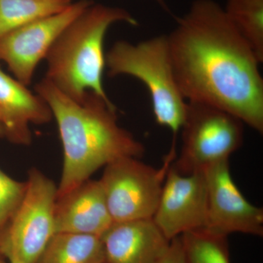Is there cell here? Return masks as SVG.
Wrapping results in <instances>:
<instances>
[{"label": "cell", "mask_w": 263, "mask_h": 263, "mask_svg": "<svg viewBox=\"0 0 263 263\" xmlns=\"http://www.w3.org/2000/svg\"><path fill=\"white\" fill-rule=\"evenodd\" d=\"M167 39L186 101L221 109L262 134V62L223 7L214 0H195Z\"/></svg>", "instance_id": "cell-1"}, {"label": "cell", "mask_w": 263, "mask_h": 263, "mask_svg": "<svg viewBox=\"0 0 263 263\" xmlns=\"http://www.w3.org/2000/svg\"><path fill=\"white\" fill-rule=\"evenodd\" d=\"M34 90L49 106L63 147V168L57 197L117 159L140 158L144 154L141 142L119 125L117 108L110 99L88 92L82 101L78 102L45 78Z\"/></svg>", "instance_id": "cell-2"}, {"label": "cell", "mask_w": 263, "mask_h": 263, "mask_svg": "<svg viewBox=\"0 0 263 263\" xmlns=\"http://www.w3.org/2000/svg\"><path fill=\"white\" fill-rule=\"evenodd\" d=\"M138 25L125 9L102 4L89 5L69 24L45 60V79L69 98L81 102L88 92L109 99L104 89V40L117 23Z\"/></svg>", "instance_id": "cell-3"}, {"label": "cell", "mask_w": 263, "mask_h": 263, "mask_svg": "<svg viewBox=\"0 0 263 263\" xmlns=\"http://www.w3.org/2000/svg\"><path fill=\"white\" fill-rule=\"evenodd\" d=\"M105 67L110 77L129 76L146 86L156 122L171 131L172 146H176V136L186 117L187 101L175 78L167 35L156 36L136 44L117 41L105 54Z\"/></svg>", "instance_id": "cell-4"}, {"label": "cell", "mask_w": 263, "mask_h": 263, "mask_svg": "<svg viewBox=\"0 0 263 263\" xmlns=\"http://www.w3.org/2000/svg\"><path fill=\"white\" fill-rule=\"evenodd\" d=\"M243 127L239 119L221 109L187 102L181 152L171 167L180 174L190 175L229 160L242 146Z\"/></svg>", "instance_id": "cell-5"}, {"label": "cell", "mask_w": 263, "mask_h": 263, "mask_svg": "<svg viewBox=\"0 0 263 263\" xmlns=\"http://www.w3.org/2000/svg\"><path fill=\"white\" fill-rule=\"evenodd\" d=\"M176 157V148H171L160 168L132 157L105 166L100 181L114 222L153 218L167 171Z\"/></svg>", "instance_id": "cell-6"}, {"label": "cell", "mask_w": 263, "mask_h": 263, "mask_svg": "<svg viewBox=\"0 0 263 263\" xmlns=\"http://www.w3.org/2000/svg\"><path fill=\"white\" fill-rule=\"evenodd\" d=\"M22 202L0 238L3 255L11 254L27 263H37L56 234L55 206L58 188L37 168H31Z\"/></svg>", "instance_id": "cell-7"}, {"label": "cell", "mask_w": 263, "mask_h": 263, "mask_svg": "<svg viewBox=\"0 0 263 263\" xmlns=\"http://www.w3.org/2000/svg\"><path fill=\"white\" fill-rule=\"evenodd\" d=\"M94 2L79 0L65 10L38 19L0 38V60L19 82L28 86L40 62L71 22Z\"/></svg>", "instance_id": "cell-8"}, {"label": "cell", "mask_w": 263, "mask_h": 263, "mask_svg": "<svg viewBox=\"0 0 263 263\" xmlns=\"http://www.w3.org/2000/svg\"><path fill=\"white\" fill-rule=\"evenodd\" d=\"M203 173L208 198L204 229L224 236L234 233L262 236V209L250 203L240 193L230 174L229 160L211 164Z\"/></svg>", "instance_id": "cell-9"}, {"label": "cell", "mask_w": 263, "mask_h": 263, "mask_svg": "<svg viewBox=\"0 0 263 263\" xmlns=\"http://www.w3.org/2000/svg\"><path fill=\"white\" fill-rule=\"evenodd\" d=\"M208 198L203 171L181 175L170 167L153 219L170 240L206 226Z\"/></svg>", "instance_id": "cell-10"}, {"label": "cell", "mask_w": 263, "mask_h": 263, "mask_svg": "<svg viewBox=\"0 0 263 263\" xmlns=\"http://www.w3.org/2000/svg\"><path fill=\"white\" fill-rule=\"evenodd\" d=\"M113 223L100 180H86L57 197L56 233H79L101 238Z\"/></svg>", "instance_id": "cell-11"}, {"label": "cell", "mask_w": 263, "mask_h": 263, "mask_svg": "<svg viewBox=\"0 0 263 263\" xmlns=\"http://www.w3.org/2000/svg\"><path fill=\"white\" fill-rule=\"evenodd\" d=\"M101 239L107 263H157L171 243L152 218L114 222Z\"/></svg>", "instance_id": "cell-12"}, {"label": "cell", "mask_w": 263, "mask_h": 263, "mask_svg": "<svg viewBox=\"0 0 263 263\" xmlns=\"http://www.w3.org/2000/svg\"><path fill=\"white\" fill-rule=\"evenodd\" d=\"M52 119L49 106L40 95L0 67V123L5 137L15 144L29 146L30 124H47Z\"/></svg>", "instance_id": "cell-13"}, {"label": "cell", "mask_w": 263, "mask_h": 263, "mask_svg": "<svg viewBox=\"0 0 263 263\" xmlns=\"http://www.w3.org/2000/svg\"><path fill=\"white\" fill-rule=\"evenodd\" d=\"M37 263H107V259L100 237L57 233Z\"/></svg>", "instance_id": "cell-14"}, {"label": "cell", "mask_w": 263, "mask_h": 263, "mask_svg": "<svg viewBox=\"0 0 263 263\" xmlns=\"http://www.w3.org/2000/svg\"><path fill=\"white\" fill-rule=\"evenodd\" d=\"M73 0H0V38L38 19L61 12Z\"/></svg>", "instance_id": "cell-15"}, {"label": "cell", "mask_w": 263, "mask_h": 263, "mask_svg": "<svg viewBox=\"0 0 263 263\" xmlns=\"http://www.w3.org/2000/svg\"><path fill=\"white\" fill-rule=\"evenodd\" d=\"M230 22L263 62V0H227Z\"/></svg>", "instance_id": "cell-16"}, {"label": "cell", "mask_w": 263, "mask_h": 263, "mask_svg": "<svg viewBox=\"0 0 263 263\" xmlns=\"http://www.w3.org/2000/svg\"><path fill=\"white\" fill-rule=\"evenodd\" d=\"M227 238L206 229L180 235L186 263H230Z\"/></svg>", "instance_id": "cell-17"}, {"label": "cell", "mask_w": 263, "mask_h": 263, "mask_svg": "<svg viewBox=\"0 0 263 263\" xmlns=\"http://www.w3.org/2000/svg\"><path fill=\"white\" fill-rule=\"evenodd\" d=\"M26 186V181L12 179L0 169V238L22 202Z\"/></svg>", "instance_id": "cell-18"}, {"label": "cell", "mask_w": 263, "mask_h": 263, "mask_svg": "<svg viewBox=\"0 0 263 263\" xmlns=\"http://www.w3.org/2000/svg\"><path fill=\"white\" fill-rule=\"evenodd\" d=\"M157 263H186L180 236L171 240L167 252Z\"/></svg>", "instance_id": "cell-19"}, {"label": "cell", "mask_w": 263, "mask_h": 263, "mask_svg": "<svg viewBox=\"0 0 263 263\" xmlns=\"http://www.w3.org/2000/svg\"><path fill=\"white\" fill-rule=\"evenodd\" d=\"M4 257L7 259L9 263H27L24 262V261L21 260L18 257H15L13 254H5Z\"/></svg>", "instance_id": "cell-20"}, {"label": "cell", "mask_w": 263, "mask_h": 263, "mask_svg": "<svg viewBox=\"0 0 263 263\" xmlns=\"http://www.w3.org/2000/svg\"><path fill=\"white\" fill-rule=\"evenodd\" d=\"M157 4L160 5L162 9L166 10L167 12H170L168 6H167V3L165 0H154Z\"/></svg>", "instance_id": "cell-21"}, {"label": "cell", "mask_w": 263, "mask_h": 263, "mask_svg": "<svg viewBox=\"0 0 263 263\" xmlns=\"http://www.w3.org/2000/svg\"><path fill=\"white\" fill-rule=\"evenodd\" d=\"M4 137H5L4 129H3V125H2L1 123H0V138H4Z\"/></svg>", "instance_id": "cell-22"}, {"label": "cell", "mask_w": 263, "mask_h": 263, "mask_svg": "<svg viewBox=\"0 0 263 263\" xmlns=\"http://www.w3.org/2000/svg\"><path fill=\"white\" fill-rule=\"evenodd\" d=\"M0 263H9L8 262V261L7 260V259L5 258V257H4V256H1V257H0Z\"/></svg>", "instance_id": "cell-23"}, {"label": "cell", "mask_w": 263, "mask_h": 263, "mask_svg": "<svg viewBox=\"0 0 263 263\" xmlns=\"http://www.w3.org/2000/svg\"><path fill=\"white\" fill-rule=\"evenodd\" d=\"M1 256H3V254H2L1 251H0V257H1Z\"/></svg>", "instance_id": "cell-24"}]
</instances>
